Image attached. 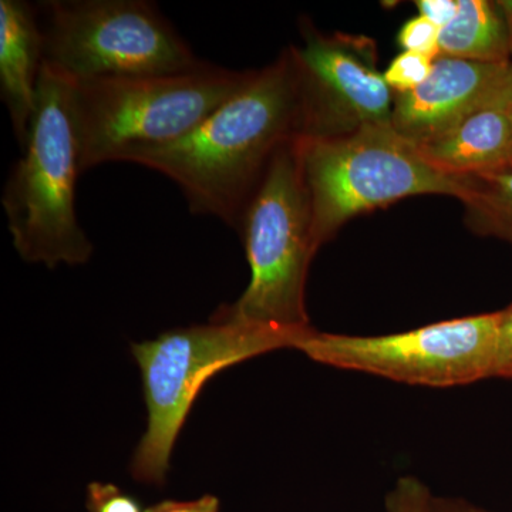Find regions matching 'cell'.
I'll use <instances>...</instances> for the list:
<instances>
[{
  "label": "cell",
  "mask_w": 512,
  "mask_h": 512,
  "mask_svg": "<svg viewBox=\"0 0 512 512\" xmlns=\"http://www.w3.org/2000/svg\"><path fill=\"white\" fill-rule=\"evenodd\" d=\"M299 138L291 49L259 70L187 136L134 147L117 161L150 168L180 187L190 211L238 231L276 153Z\"/></svg>",
  "instance_id": "6da1fadb"
},
{
  "label": "cell",
  "mask_w": 512,
  "mask_h": 512,
  "mask_svg": "<svg viewBox=\"0 0 512 512\" xmlns=\"http://www.w3.org/2000/svg\"><path fill=\"white\" fill-rule=\"evenodd\" d=\"M80 174L72 80L43 64L28 140L2 195L13 247L23 261L50 269L89 261L93 244L76 210Z\"/></svg>",
  "instance_id": "7a4b0ae2"
},
{
  "label": "cell",
  "mask_w": 512,
  "mask_h": 512,
  "mask_svg": "<svg viewBox=\"0 0 512 512\" xmlns=\"http://www.w3.org/2000/svg\"><path fill=\"white\" fill-rule=\"evenodd\" d=\"M315 329L255 325L214 315L208 325L164 332L134 343L148 410V426L131 461L141 483L163 485L171 453L204 384L229 366L282 349H298Z\"/></svg>",
  "instance_id": "3957f363"
},
{
  "label": "cell",
  "mask_w": 512,
  "mask_h": 512,
  "mask_svg": "<svg viewBox=\"0 0 512 512\" xmlns=\"http://www.w3.org/2000/svg\"><path fill=\"white\" fill-rule=\"evenodd\" d=\"M251 70L204 62L187 72L72 80V109L82 173L134 147L187 136L237 92Z\"/></svg>",
  "instance_id": "277c9868"
},
{
  "label": "cell",
  "mask_w": 512,
  "mask_h": 512,
  "mask_svg": "<svg viewBox=\"0 0 512 512\" xmlns=\"http://www.w3.org/2000/svg\"><path fill=\"white\" fill-rule=\"evenodd\" d=\"M312 211L315 248L328 244L359 215L417 195L463 201L466 178L437 170L392 124L366 126L336 138H296Z\"/></svg>",
  "instance_id": "5b68a950"
},
{
  "label": "cell",
  "mask_w": 512,
  "mask_h": 512,
  "mask_svg": "<svg viewBox=\"0 0 512 512\" xmlns=\"http://www.w3.org/2000/svg\"><path fill=\"white\" fill-rule=\"evenodd\" d=\"M238 234L244 241L251 281L237 302L221 306L215 315L274 328L312 329L305 292L318 249L296 138L276 153Z\"/></svg>",
  "instance_id": "8992f818"
},
{
  "label": "cell",
  "mask_w": 512,
  "mask_h": 512,
  "mask_svg": "<svg viewBox=\"0 0 512 512\" xmlns=\"http://www.w3.org/2000/svg\"><path fill=\"white\" fill-rule=\"evenodd\" d=\"M45 64L73 82L187 72L204 60L146 0L37 5Z\"/></svg>",
  "instance_id": "52a82bcc"
},
{
  "label": "cell",
  "mask_w": 512,
  "mask_h": 512,
  "mask_svg": "<svg viewBox=\"0 0 512 512\" xmlns=\"http://www.w3.org/2000/svg\"><path fill=\"white\" fill-rule=\"evenodd\" d=\"M500 313H480L379 336L318 330L298 350L313 362L412 386H466L491 379Z\"/></svg>",
  "instance_id": "ba28073f"
},
{
  "label": "cell",
  "mask_w": 512,
  "mask_h": 512,
  "mask_svg": "<svg viewBox=\"0 0 512 512\" xmlns=\"http://www.w3.org/2000/svg\"><path fill=\"white\" fill-rule=\"evenodd\" d=\"M302 45H291L298 79L299 138H336L392 124L394 92L377 63L375 40L320 32L301 18Z\"/></svg>",
  "instance_id": "9c48e42d"
},
{
  "label": "cell",
  "mask_w": 512,
  "mask_h": 512,
  "mask_svg": "<svg viewBox=\"0 0 512 512\" xmlns=\"http://www.w3.org/2000/svg\"><path fill=\"white\" fill-rule=\"evenodd\" d=\"M512 94V62L483 63L440 56L429 79L413 92L394 94L392 126L420 147L458 121Z\"/></svg>",
  "instance_id": "30bf717a"
},
{
  "label": "cell",
  "mask_w": 512,
  "mask_h": 512,
  "mask_svg": "<svg viewBox=\"0 0 512 512\" xmlns=\"http://www.w3.org/2000/svg\"><path fill=\"white\" fill-rule=\"evenodd\" d=\"M45 64L37 6L23 0L0 2V96L20 150L35 113L37 84Z\"/></svg>",
  "instance_id": "8fae6325"
},
{
  "label": "cell",
  "mask_w": 512,
  "mask_h": 512,
  "mask_svg": "<svg viewBox=\"0 0 512 512\" xmlns=\"http://www.w3.org/2000/svg\"><path fill=\"white\" fill-rule=\"evenodd\" d=\"M419 150L437 170L454 177L510 170L512 94L468 114Z\"/></svg>",
  "instance_id": "7c38bea8"
},
{
  "label": "cell",
  "mask_w": 512,
  "mask_h": 512,
  "mask_svg": "<svg viewBox=\"0 0 512 512\" xmlns=\"http://www.w3.org/2000/svg\"><path fill=\"white\" fill-rule=\"evenodd\" d=\"M440 56L483 63H511L510 23L500 2L458 0L456 18L440 30Z\"/></svg>",
  "instance_id": "4fadbf2b"
},
{
  "label": "cell",
  "mask_w": 512,
  "mask_h": 512,
  "mask_svg": "<svg viewBox=\"0 0 512 512\" xmlns=\"http://www.w3.org/2000/svg\"><path fill=\"white\" fill-rule=\"evenodd\" d=\"M464 178L467 194L460 202L467 227L480 237L500 239L512 248V168Z\"/></svg>",
  "instance_id": "5bb4252c"
},
{
  "label": "cell",
  "mask_w": 512,
  "mask_h": 512,
  "mask_svg": "<svg viewBox=\"0 0 512 512\" xmlns=\"http://www.w3.org/2000/svg\"><path fill=\"white\" fill-rule=\"evenodd\" d=\"M434 60L419 53L403 52L394 57L383 76L394 94L413 92L429 79Z\"/></svg>",
  "instance_id": "9a60e30c"
},
{
  "label": "cell",
  "mask_w": 512,
  "mask_h": 512,
  "mask_svg": "<svg viewBox=\"0 0 512 512\" xmlns=\"http://www.w3.org/2000/svg\"><path fill=\"white\" fill-rule=\"evenodd\" d=\"M434 495L423 481L413 476L399 478L386 495L387 512H433Z\"/></svg>",
  "instance_id": "2e32d148"
},
{
  "label": "cell",
  "mask_w": 512,
  "mask_h": 512,
  "mask_svg": "<svg viewBox=\"0 0 512 512\" xmlns=\"http://www.w3.org/2000/svg\"><path fill=\"white\" fill-rule=\"evenodd\" d=\"M404 52L419 53L431 59L440 57V29L423 16L407 20L397 35Z\"/></svg>",
  "instance_id": "e0dca14e"
},
{
  "label": "cell",
  "mask_w": 512,
  "mask_h": 512,
  "mask_svg": "<svg viewBox=\"0 0 512 512\" xmlns=\"http://www.w3.org/2000/svg\"><path fill=\"white\" fill-rule=\"evenodd\" d=\"M89 512H144L130 495L113 484L93 483L87 488Z\"/></svg>",
  "instance_id": "ac0fdd59"
},
{
  "label": "cell",
  "mask_w": 512,
  "mask_h": 512,
  "mask_svg": "<svg viewBox=\"0 0 512 512\" xmlns=\"http://www.w3.org/2000/svg\"><path fill=\"white\" fill-rule=\"evenodd\" d=\"M498 313H500V325H498L497 363H495L494 377L512 380V303Z\"/></svg>",
  "instance_id": "d6986e66"
},
{
  "label": "cell",
  "mask_w": 512,
  "mask_h": 512,
  "mask_svg": "<svg viewBox=\"0 0 512 512\" xmlns=\"http://www.w3.org/2000/svg\"><path fill=\"white\" fill-rule=\"evenodd\" d=\"M420 16L430 20L440 30L457 16L458 0H419L416 2Z\"/></svg>",
  "instance_id": "ffe728a7"
},
{
  "label": "cell",
  "mask_w": 512,
  "mask_h": 512,
  "mask_svg": "<svg viewBox=\"0 0 512 512\" xmlns=\"http://www.w3.org/2000/svg\"><path fill=\"white\" fill-rule=\"evenodd\" d=\"M144 512H220V500L214 495H204L197 500L163 501Z\"/></svg>",
  "instance_id": "44dd1931"
},
{
  "label": "cell",
  "mask_w": 512,
  "mask_h": 512,
  "mask_svg": "<svg viewBox=\"0 0 512 512\" xmlns=\"http://www.w3.org/2000/svg\"><path fill=\"white\" fill-rule=\"evenodd\" d=\"M433 512H491L457 497H434Z\"/></svg>",
  "instance_id": "7402d4cb"
},
{
  "label": "cell",
  "mask_w": 512,
  "mask_h": 512,
  "mask_svg": "<svg viewBox=\"0 0 512 512\" xmlns=\"http://www.w3.org/2000/svg\"><path fill=\"white\" fill-rule=\"evenodd\" d=\"M501 8L504 9L505 16H507L508 23H510L511 35H512V0H498Z\"/></svg>",
  "instance_id": "603a6c76"
}]
</instances>
